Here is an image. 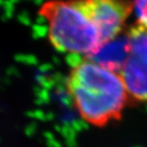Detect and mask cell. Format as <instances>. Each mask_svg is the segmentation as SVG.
I'll return each instance as SVG.
<instances>
[{"label": "cell", "instance_id": "cell-1", "mask_svg": "<svg viewBox=\"0 0 147 147\" xmlns=\"http://www.w3.org/2000/svg\"><path fill=\"white\" fill-rule=\"evenodd\" d=\"M66 90L79 116L96 127L119 121L129 100L120 74L86 58L72 67Z\"/></svg>", "mask_w": 147, "mask_h": 147}, {"label": "cell", "instance_id": "cell-2", "mask_svg": "<svg viewBox=\"0 0 147 147\" xmlns=\"http://www.w3.org/2000/svg\"><path fill=\"white\" fill-rule=\"evenodd\" d=\"M39 13L47 23L50 43L58 51L87 58L104 45L78 0H49Z\"/></svg>", "mask_w": 147, "mask_h": 147}, {"label": "cell", "instance_id": "cell-3", "mask_svg": "<svg viewBox=\"0 0 147 147\" xmlns=\"http://www.w3.org/2000/svg\"><path fill=\"white\" fill-rule=\"evenodd\" d=\"M126 35L130 53L120 75L129 99L147 102V25L138 20Z\"/></svg>", "mask_w": 147, "mask_h": 147}, {"label": "cell", "instance_id": "cell-4", "mask_svg": "<svg viewBox=\"0 0 147 147\" xmlns=\"http://www.w3.org/2000/svg\"><path fill=\"white\" fill-rule=\"evenodd\" d=\"M97 28L104 45L121 35L126 20L134 10L130 0H78Z\"/></svg>", "mask_w": 147, "mask_h": 147}, {"label": "cell", "instance_id": "cell-5", "mask_svg": "<svg viewBox=\"0 0 147 147\" xmlns=\"http://www.w3.org/2000/svg\"><path fill=\"white\" fill-rule=\"evenodd\" d=\"M130 53L127 35H120L100 47L95 53L86 59L114 73L120 74Z\"/></svg>", "mask_w": 147, "mask_h": 147}, {"label": "cell", "instance_id": "cell-6", "mask_svg": "<svg viewBox=\"0 0 147 147\" xmlns=\"http://www.w3.org/2000/svg\"><path fill=\"white\" fill-rule=\"evenodd\" d=\"M133 5L138 17V22L147 25V0H134Z\"/></svg>", "mask_w": 147, "mask_h": 147}]
</instances>
